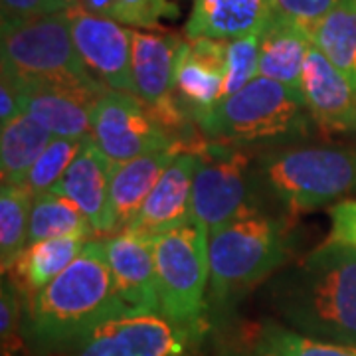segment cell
<instances>
[{
    "mask_svg": "<svg viewBox=\"0 0 356 356\" xmlns=\"http://www.w3.org/2000/svg\"><path fill=\"white\" fill-rule=\"evenodd\" d=\"M77 4L83 10L95 14V16L119 22V4H117V0H77Z\"/></svg>",
    "mask_w": 356,
    "mask_h": 356,
    "instance_id": "d590c367",
    "label": "cell"
},
{
    "mask_svg": "<svg viewBox=\"0 0 356 356\" xmlns=\"http://www.w3.org/2000/svg\"><path fill=\"white\" fill-rule=\"evenodd\" d=\"M34 196L22 184H2L0 191V266L10 271L28 245Z\"/></svg>",
    "mask_w": 356,
    "mask_h": 356,
    "instance_id": "484cf974",
    "label": "cell"
},
{
    "mask_svg": "<svg viewBox=\"0 0 356 356\" xmlns=\"http://www.w3.org/2000/svg\"><path fill=\"white\" fill-rule=\"evenodd\" d=\"M186 145H196V143L178 140L172 147L163 151H153L127 163H113V170H111L113 234L119 229H125L135 220L140 206L145 204L161 175L166 170V166L172 163V159Z\"/></svg>",
    "mask_w": 356,
    "mask_h": 356,
    "instance_id": "d6986e66",
    "label": "cell"
},
{
    "mask_svg": "<svg viewBox=\"0 0 356 356\" xmlns=\"http://www.w3.org/2000/svg\"><path fill=\"white\" fill-rule=\"evenodd\" d=\"M293 242L291 216L269 212L257 200L210 232L208 329L232 318L240 297L291 261Z\"/></svg>",
    "mask_w": 356,
    "mask_h": 356,
    "instance_id": "3957f363",
    "label": "cell"
},
{
    "mask_svg": "<svg viewBox=\"0 0 356 356\" xmlns=\"http://www.w3.org/2000/svg\"><path fill=\"white\" fill-rule=\"evenodd\" d=\"M214 337V356H280L273 344L267 341L264 325L224 321L210 329Z\"/></svg>",
    "mask_w": 356,
    "mask_h": 356,
    "instance_id": "4316f807",
    "label": "cell"
},
{
    "mask_svg": "<svg viewBox=\"0 0 356 356\" xmlns=\"http://www.w3.org/2000/svg\"><path fill=\"white\" fill-rule=\"evenodd\" d=\"M226 40H184L175 67V99L194 125L222 102Z\"/></svg>",
    "mask_w": 356,
    "mask_h": 356,
    "instance_id": "4fadbf2b",
    "label": "cell"
},
{
    "mask_svg": "<svg viewBox=\"0 0 356 356\" xmlns=\"http://www.w3.org/2000/svg\"><path fill=\"white\" fill-rule=\"evenodd\" d=\"M88 242L83 238H54L30 243L10 267L8 277L24 297L34 295L64 273Z\"/></svg>",
    "mask_w": 356,
    "mask_h": 356,
    "instance_id": "7402d4cb",
    "label": "cell"
},
{
    "mask_svg": "<svg viewBox=\"0 0 356 356\" xmlns=\"http://www.w3.org/2000/svg\"><path fill=\"white\" fill-rule=\"evenodd\" d=\"M261 325L267 341L273 344L280 356H356V346L353 344L329 343L305 337L277 321H264Z\"/></svg>",
    "mask_w": 356,
    "mask_h": 356,
    "instance_id": "f1b7e54d",
    "label": "cell"
},
{
    "mask_svg": "<svg viewBox=\"0 0 356 356\" xmlns=\"http://www.w3.org/2000/svg\"><path fill=\"white\" fill-rule=\"evenodd\" d=\"M2 20L6 18H36L46 14L67 13L77 0H0Z\"/></svg>",
    "mask_w": 356,
    "mask_h": 356,
    "instance_id": "d6a6232c",
    "label": "cell"
},
{
    "mask_svg": "<svg viewBox=\"0 0 356 356\" xmlns=\"http://www.w3.org/2000/svg\"><path fill=\"white\" fill-rule=\"evenodd\" d=\"M103 240H89L76 261L24 297L22 337L34 356H62L103 321L125 311Z\"/></svg>",
    "mask_w": 356,
    "mask_h": 356,
    "instance_id": "7a4b0ae2",
    "label": "cell"
},
{
    "mask_svg": "<svg viewBox=\"0 0 356 356\" xmlns=\"http://www.w3.org/2000/svg\"><path fill=\"white\" fill-rule=\"evenodd\" d=\"M264 297L293 331L356 346V248L321 243L269 277Z\"/></svg>",
    "mask_w": 356,
    "mask_h": 356,
    "instance_id": "6da1fadb",
    "label": "cell"
},
{
    "mask_svg": "<svg viewBox=\"0 0 356 356\" xmlns=\"http://www.w3.org/2000/svg\"><path fill=\"white\" fill-rule=\"evenodd\" d=\"M76 48L91 76L113 91L135 95L131 74V28L83 10H67Z\"/></svg>",
    "mask_w": 356,
    "mask_h": 356,
    "instance_id": "7c38bea8",
    "label": "cell"
},
{
    "mask_svg": "<svg viewBox=\"0 0 356 356\" xmlns=\"http://www.w3.org/2000/svg\"><path fill=\"white\" fill-rule=\"evenodd\" d=\"M0 56L2 74L16 83L62 86L95 95L107 91L83 64L67 13L2 20Z\"/></svg>",
    "mask_w": 356,
    "mask_h": 356,
    "instance_id": "8992f818",
    "label": "cell"
},
{
    "mask_svg": "<svg viewBox=\"0 0 356 356\" xmlns=\"http://www.w3.org/2000/svg\"><path fill=\"white\" fill-rule=\"evenodd\" d=\"M22 115L20 102H18V89L13 83V79L2 74L0 83V125H8L16 117Z\"/></svg>",
    "mask_w": 356,
    "mask_h": 356,
    "instance_id": "e575fe53",
    "label": "cell"
},
{
    "mask_svg": "<svg viewBox=\"0 0 356 356\" xmlns=\"http://www.w3.org/2000/svg\"><path fill=\"white\" fill-rule=\"evenodd\" d=\"M252 191L289 214L311 212L356 192V145H287L255 154Z\"/></svg>",
    "mask_w": 356,
    "mask_h": 356,
    "instance_id": "277c9868",
    "label": "cell"
},
{
    "mask_svg": "<svg viewBox=\"0 0 356 356\" xmlns=\"http://www.w3.org/2000/svg\"><path fill=\"white\" fill-rule=\"evenodd\" d=\"M259 70V32L226 40V67H224V88L222 99L238 93L257 77Z\"/></svg>",
    "mask_w": 356,
    "mask_h": 356,
    "instance_id": "f546056e",
    "label": "cell"
},
{
    "mask_svg": "<svg viewBox=\"0 0 356 356\" xmlns=\"http://www.w3.org/2000/svg\"><path fill=\"white\" fill-rule=\"evenodd\" d=\"M301 95L317 129L325 133H356L355 88L313 44L307 51Z\"/></svg>",
    "mask_w": 356,
    "mask_h": 356,
    "instance_id": "2e32d148",
    "label": "cell"
},
{
    "mask_svg": "<svg viewBox=\"0 0 356 356\" xmlns=\"http://www.w3.org/2000/svg\"><path fill=\"white\" fill-rule=\"evenodd\" d=\"M202 143L186 145L166 166L159 182L154 184L139 214L127 228L145 238L163 234L166 229L178 228L192 220V184L198 168Z\"/></svg>",
    "mask_w": 356,
    "mask_h": 356,
    "instance_id": "5bb4252c",
    "label": "cell"
},
{
    "mask_svg": "<svg viewBox=\"0 0 356 356\" xmlns=\"http://www.w3.org/2000/svg\"><path fill=\"white\" fill-rule=\"evenodd\" d=\"M111 170L113 163L103 154L89 135L81 140L76 159L51 191L77 204V208L88 216L99 236L113 234Z\"/></svg>",
    "mask_w": 356,
    "mask_h": 356,
    "instance_id": "9a60e30c",
    "label": "cell"
},
{
    "mask_svg": "<svg viewBox=\"0 0 356 356\" xmlns=\"http://www.w3.org/2000/svg\"><path fill=\"white\" fill-rule=\"evenodd\" d=\"M182 42L184 40L175 34H156L131 28L133 86L135 95L178 140L200 143V139H188L191 123L194 121L175 99V67Z\"/></svg>",
    "mask_w": 356,
    "mask_h": 356,
    "instance_id": "30bf717a",
    "label": "cell"
},
{
    "mask_svg": "<svg viewBox=\"0 0 356 356\" xmlns=\"http://www.w3.org/2000/svg\"><path fill=\"white\" fill-rule=\"evenodd\" d=\"M206 140L232 147H287L313 135L315 123L299 89L257 76L198 121Z\"/></svg>",
    "mask_w": 356,
    "mask_h": 356,
    "instance_id": "5b68a950",
    "label": "cell"
},
{
    "mask_svg": "<svg viewBox=\"0 0 356 356\" xmlns=\"http://www.w3.org/2000/svg\"><path fill=\"white\" fill-rule=\"evenodd\" d=\"M200 346L161 311L125 309L86 334L62 356H191Z\"/></svg>",
    "mask_w": 356,
    "mask_h": 356,
    "instance_id": "9c48e42d",
    "label": "cell"
},
{
    "mask_svg": "<svg viewBox=\"0 0 356 356\" xmlns=\"http://www.w3.org/2000/svg\"><path fill=\"white\" fill-rule=\"evenodd\" d=\"M254 163L255 154L250 149L212 140L202 145L192 184V220L202 224L208 234L254 202Z\"/></svg>",
    "mask_w": 356,
    "mask_h": 356,
    "instance_id": "ba28073f",
    "label": "cell"
},
{
    "mask_svg": "<svg viewBox=\"0 0 356 356\" xmlns=\"http://www.w3.org/2000/svg\"><path fill=\"white\" fill-rule=\"evenodd\" d=\"M311 44L356 91V0H339L309 32Z\"/></svg>",
    "mask_w": 356,
    "mask_h": 356,
    "instance_id": "cb8c5ba5",
    "label": "cell"
},
{
    "mask_svg": "<svg viewBox=\"0 0 356 356\" xmlns=\"http://www.w3.org/2000/svg\"><path fill=\"white\" fill-rule=\"evenodd\" d=\"M97 232L93 229L88 216L70 198L56 192H44L34 196L28 228V245L54 240V238H83L93 240Z\"/></svg>",
    "mask_w": 356,
    "mask_h": 356,
    "instance_id": "d4e9b609",
    "label": "cell"
},
{
    "mask_svg": "<svg viewBox=\"0 0 356 356\" xmlns=\"http://www.w3.org/2000/svg\"><path fill=\"white\" fill-rule=\"evenodd\" d=\"M208 236L210 234L202 224L191 220L153 238L154 277L161 313L200 343L210 332Z\"/></svg>",
    "mask_w": 356,
    "mask_h": 356,
    "instance_id": "52a82bcc",
    "label": "cell"
},
{
    "mask_svg": "<svg viewBox=\"0 0 356 356\" xmlns=\"http://www.w3.org/2000/svg\"><path fill=\"white\" fill-rule=\"evenodd\" d=\"M13 83L22 113L36 119L54 137L86 139L91 135V109L102 95L62 86Z\"/></svg>",
    "mask_w": 356,
    "mask_h": 356,
    "instance_id": "ac0fdd59",
    "label": "cell"
},
{
    "mask_svg": "<svg viewBox=\"0 0 356 356\" xmlns=\"http://www.w3.org/2000/svg\"><path fill=\"white\" fill-rule=\"evenodd\" d=\"M119 24L131 28H156L163 18H177L178 6L172 0H117Z\"/></svg>",
    "mask_w": 356,
    "mask_h": 356,
    "instance_id": "4dcf8cb0",
    "label": "cell"
},
{
    "mask_svg": "<svg viewBox=\"0 0 356 356\" xmlns=\"http://www.w3.org/2000/svg\"><path fill=\"white\" fill-rule=\"evenodd\" d=\"M273 13L271 0H192L188 40H236L261 32Z\"/></svg>",
    "mask_w": 356,
    "mask_h": 356,
    "instance_id": "ffe728a7",
    "label": "cell"
},
{
    "mask_svg": "<svg viewBox=\"0 0 356 356\" xmlns=\"http://www.w3.org/2000/svg\"><path fill=\"white\" fill-rule=\"evenodd\" d=\"M327 242L356 248V200H343L331 208V234Z\"/></svg>",
    "mask_w": 356,
    "mask_h": 356,
    "instance_id": "836d02e7",
    "label": "cell"
},
{
    "mask_svg": "<svg viewBox=\"0 0 356 356\" xmlns=\"http://www.w3.org/2000/svg\"><path fill=\"white\" fill-rule=\"evenodd\" d=\"M271 2H273V10L303 26L307 32H311V28L331 13L332 6L339 0H271Z\"/></svg>",
    "mask_w": 356,
    "mask_h": 356,
    "instance_id": "1f68e13d",
    "label": "cell"
},
{
    "mask_svg": "<svg viewBox=\"0 0 356 356\" xmlns=\"http://www.w3.org/2000/svg\"><path fill=\"white\" fill-rule=\"evenodd\" d=\"M0 133V170L2 184H22L36 165L40 154L54 139L50 131L36 119L22 113L4 125Z\"/></svg>",
    "mask_w": 356,
    "mask_h": 356,
    "instance_id": "603a6c76",
    "label": "cell"
},
{
    "mask_svg": "<svg viewBox=\"0 0 356 356\" xmlns=\"http://www.w3.org/2000/svg\"><path fill=\"white\" fill-rule=\"evenodd\" d=\"M91 139L111 163H127L178 143L137 95L113 89L93 103Z\"/></svg>",
    "mask_w": 356,
    "mask_h": 356,
    "instance_id": "8fae6325",
    "label": "cell"
},
{
    "mask_svg": "<svg viewBox=\"0 0 356 356\" xmlns=\"http://www.w3.org/2000/svg\"><path fill=\"white\" fill-rule=\"evenodd\" d=\"M309 48H311V36L305 28L273 10L259 32L257 76L301 91L303 67H305Z\"/></svg>",
    "mask_w": 356,
    "mask_h": 356,
    "instance_id": "44dd1931",
    "label": "cell"
},
{
    "mask_svg": "<svg viewBox=\"0 0 356 356\" xmlns=\"http://www.w3.org/2000/svg\"><path fill=\"white\" fill-rule=\"evenodd\" d=\"M191 356H194V355H191Z\"/></svg>",
    "mask_w": 356,
    "mask_h": 356,
    "instance_id": "8d00e7d4",
    "label": "cell"
},
{
    "mask_svg": "<svg viewBox=\"0 0 356 356\" xmlns=\"http://www.w3.org/2000/svg\"><path fill=\"white\" fill-rule=\"evenodd\" d=\"M115 289L123 305L135 311H161L154 277L153 240L133 229L103 238Z\"/></svg>",
    "mask_w": 356,
    "mask_h": 356,
    "instance_id": "e0dca14e",
    "label": "cell"
},
{
    "mask_svg": "<svg viewBox=\"0 0 356 356\" xmlns=\"http://www.w3.org/2000/svg\"><path fill=\"white\" fill-rule=\"evenodd\" d=\"M81 140L83 139H65V137H54L50 140V145L40 154V159L32 166L24 182V186L32 192V196L54 191V186L65 175L67 166L76 159Z\"/></svg>",
    "mask_w": 356,
    "mask_h": 356,
    "instance_id": "83f0119b",
    "label": "cell"
}]
</instances>
